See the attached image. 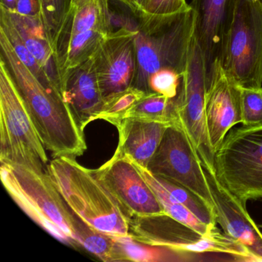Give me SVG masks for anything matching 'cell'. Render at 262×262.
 Masks as SVG:
<instances>
[{"label": "cell", "instance_id": "5b68a950", "mask_svg": "<svg viewBox=\"0 0 262 262\" xmlns=\"http://www.w3.org/2000/svg\"><path fill=\"white\" fill-rule=\"evenodd\" d=\"M0 162L23 165L38 173L49 164L44 146L11 74L0 58Z\"/></svg>", "mask_w": 262, "mask_h": 262}, {"label": "cell", "instance_id": "6da1fadb", "mask_svg": "<svg viewBox=\"0 0 262 262\" xmlns=\"http://www.w3.org/2000/svg\"><path fill=\"white\" fill-rule=\"evenodd\" d=\"M0 49V58L5 62L47 150L53 158L82 156L87 149L84 131L62 96L46 88L19 60L2 30Z\"/></svg>", "mask_w": 262, "mask_h": 262}, {"label": "cell", "instance_id": "7402d4cb", "mask_svg": "<svg viewBox=\"0 0 262 262\" xmlns=\"http://www.w3.org/2000/svg\"><path fill=\"white\" fill-rule=\"evenodd\" d=\"M122 118H135L168 124L178 123L176 98L170 99L158 93H148L129 108Z\"/></svg>", "mask_w": 262, "mask_h": 262}, {"label": "cell", "instance_id": "d6986e66", "mask_svg": "<svg viewBox=\"0 0 262 262\" xmlns=\"http://www.w3.org/2000/svg\"><path fill=\"white\" fill-rule=\"evenodd\" d=\"M7 10L25 45L62 96V78L57 59L44 27L42 16L27 17Z\"/></svg>", "mask_w": 262, "mask_h": 262}, {"label": "cell", "instance_id": "f1b7e54d", "mask_svg": "<svg viewBox=\"0 0 262 262\" xmlns=\"http://www.w3.org/2000/svg\"><path fill=\"white\" fill-rule=\"evenodd\" d=\"M182 76L177 72L168 69L159 70L151 75L148 81L149 93L163 95L174 99L179 95Z\"/></svg>", "mask_w": 262, "mask_h": 262}, {"label": "cell", "instance_id": "e0dca14e", "mask_svg": "<svg viewBox=\"0 0 262 262\" xmlns=\"http://www.w3.org/2000/svg\"><path fill=\"white\" fill-rule=\"evenodd\" d=\"M62 96L82 131L90 122L99 119L105 100L93 57L66 72Z\"/></svg>", "mask_w": 262, "mask_h": 262}, {"label": "cell", "instance_id": "8992f818", "mask_svg": "<svg viewBox=\"0 0 262 262\" xmlns=\"http://www.w3.org/2000/svg\"><path fill=\"white\" fill-rule=\"evenodd\" d=\"M128 234L151 245L205 256L208 260L257 261L238 242L222 233L215 237L202 235L166 214L135 216L129 221Z\"/></svg>", "mask_w": 262, "mask_h": 262}, {"label": "cell", "instance_id": "3957f363", "mask_svg": "<svg viewBox=\"0 0 262 262\" xmlns=\"http://www.w3.org/2000/svg\"><path fill=\"white\" fill-rule=\"evenodd\" d=\"M192 9L171 15L139 13V29L135 37L136 73L133 87L150 93L151 75L164 69L183 76L194 37Z\"/></svg>", "mask_w": 262, "mask_h": 262}, {"label": "cell", "instance_id": "4fadbf2b", "mask_svg": "<svg viewBox=\"0 0 262 262\" xmlns=\"http://www.w3.org/2000/svg\"><path fill=\"white\" fill-rule=\"evenodd\" d=\"M96 170L130 217L165 214L151 187L126 156H113Z\"/></svg>", "mask_w": 262, "mask_h": 262}, {"label": "cell", "instance_id": "ffe728a7", "mask_svg": "<svg viewBox=\"0 0 262 262\" xmlns=\"http://www.w3.org/2000/svg\"><path fill=\"white\" fill-rule=\"evenodd\" d=\"M113 262H176L208 260L205 256L151 245L139 242L128 235L114 236Z\"/></svg>", "mask_w": 262, "mask_h": 262}, {"label": "cell", "instance_id": "2e32d148", "mask_svg": "<svg viewBox=\"0 0 262 262\" xmlns=\"http://www.w3.org/2000/svg\"><path fill=\"white\" fill-rule=\"evenodd\" d=\"M205 115L210 142L215 153L230 130L242 123L241 87L226 74L219 62L214 67L207 90Z\"/></svg>", "mask_w": 262, "mask_h": 262}, {"label": "cell", "instance_id": "d4e9b609", "mask_svg": "<svg viewBox=\"0 0 262 262\" xmlns=\"http://www.w3.org/2000/svg\"><path fill=\"white\" fill-rule=\"evenodd\" d=\"M156 177L159 184L174 199L185 205L199 220L210 226L216 227L217 223L214 208L206 201L189 188L177 182L159 176H156Z\"/></svg>", "mask_w": 262, "mask_h": 262}, {"label": "cell", "instance_id": "5bb4252c", "mask_svg": "<svg viewBox=\"0 0 262 262\" xmlns=\"http://www.w3.org/2000/svg\"><path fill=\"white\" fill-rule=\"evenodd\" d=\"M217 223L224 234L245 247L262 261V232L246 209V204L224 186L215 170L205 168Z\"/></svg>", "mask_w": 262, "mask_h": 262}, {"label": "cell", "instance_id": "83f0119b", "mask_svg": "<svg viewBox=\"0 0 262 262\" xmlns=\"http://www.w3.org/2000/svg\"><path fill=\"white\" fill-rule=\"evenodd\" d=\"M242 124H262V88H241Z\"/></svg>", "mask_w": 262, "mask_h": 262}, {"label": "cell", "instance_id": "d6a6232c", "mask_svg": "<svg viewBox=\"0 0 262 262\" xmlns=\"http://www.w3.org/2000/svg\"><path fill=\"white\" fill-rule=\"evenodd\" d=\"M16 0H1L0 6L7 8L10 11H14L16 9Z\"/></svg>", "mask_w": 262, "mask_h": 262}, {"label": "cell", "instance_id": "7a4b0ae2", "mask_svg": "<svg viewBox=\"0 0 262 262\" xmlns=\"http://www.w3.org/2000/svg\"><path fill=\"white\" fill-rule=\"evenodd\" d=\"M47 172L72 211L98 231L128 235L130 216L99 178L73 158H54Z\"/></svg>", "mask_w": 262, "mask_h": 262}, {"label": "cell", "instance_id": "836d02e7", "mask_svg": "<svg viewBox=\"0 0 262 262\" xmlns=\"http://www.w3.org/2000/svg\"><path fill=\"white\" fill-rule=\"evenodd\" d=\"M257 2L260 3V4L262 5V0H257Z\"/></svg>", "mask_w": 262, "mask_h": 262}, {"label": "cell", "instance_id": "484cf974", "mask_svg": "<svg viewBox=\"0 0 262 262\" xmlns=\"http://www.w3.org/2000/svg\"><path fill=\"white\" fill-rule=\"evenodd\" d=\"M148 93L130 87L105 99L99 119H104L113 124L122 118L129 108Z\"/></svg>", "mask_w": 262, "mask_h": 262}, {"label": "cell", "instance_id": "1f68e13d", "mask_svg": "<svg viewBox=\"0 0 262 262\" xmlns=\"http://www.w3.org/2000/svg\"><path fill=\"white\" fill-rule=\"evenodd\" d=\"M149 0H125V3L128 4L134 11L144 12Z\"/></svg>", "mask_w": 262, "mask_h": 262}, {"label": "cell", "instance_id": "603a6c76", "mask_svg": "<svg viewBox=\"0 0 262 262\" xmlns=\"http://www.w3.org/2000/svg\"><path fill=\"white\" fill-rule=\"evenodd\" d=\"M0 30H2L7 36L19 60L33 73L38 80L46 88L60 95L49 79L43 69L25 45V42L12 22L7 9L3 6H0Z\"/></svg>", "mask_w": 262, "mask_h": 262}, {"label": "cell", "instance_id": "8fae6325", "mask_svg": "<svg viewBox=\"0 0 262 262\" xmlns=\"http://www.w3.org/2000/svg\"><path fill=\"white\" fill-rule=\"evenodd\" d=\"M146 168L155 176L189 188L214 208L204 167L179 123L166 128Z\"/></svg>", "mask_w": 262, "mask_h": 262}, {"label": "cell", "instance_id": "277c9868", "mask_svg": "<svg viewBox=\"0 0 262 262\" xmlns=\"http://www.w3.org/2000/svg\"><path fill=\"white\" fill-rule=\"evenodd\" d=\"M3 185L15 203L39 227L59 242L76 246L73 211L48 173H38L10 162H1Z\"/></svg>", "mask_w": 262, "mask_h": 262}, {"label": "cell", "instance_id": "52a82bcc", "mask_svg": "<svg viewBox=\"0 0 262 262\" xmlns=\"http://www.w3.org/2000/svg\"><path fill=\"white\" fill-rule=\"evenodd\" d=\"M214 162L221 183L244 203L262 199V124L230 130Z\"/></svg>", "mask_w": 262, "mask_h": 262}, {"label": "cell", "instance_id": "4316f807", "mask_svg": "<svg viewBox=\"0 0 262 262\" xmlns=\"http://www.w3.org/2000/svg\"><path fill=\"white\" fill-rule=\"evenodd\" d=\"M71 3L72 0H40L41 16L53 50Z\"/></svg>", "mask_w": 262, "mask_h": 262}, {"label": "cell", "instance_id": "30bf717a", "mask_svg": "<svg viewBox=\"0 0 262 262\" xmlns=\"http://www.w3.org/2000/svg\"><path fill=\"white\" fill-rule=\"evenodd\" d=\"M207 90L203 56L193 37L188 65L176 97L178 123L186 133L202 166L215 170V153L210 142L205 115Z\"/></svg>", "mask_w": 262, "mask_h": 262}, {"label": "cell", "instance_id": "cb8c5ba5", "mask_svg": "<svg viewBox=\"0 0 262 262\" xmlns=\"http://www.w3.org/2000/svg\"><path fill=\"white\" fill-rule=\"evenodd\" d=\"M76 243L102 261L113 262V235L95 229L73 212Z\"/></svg>", "mask_w": 262, "mask_h": 262}, {"label": "cell", "instance_id": "7c38bea8", "mask_svg": "<svg viewBox=\"0 0 262 262\" xmlns=\"http://www.w3.org/2000/svg\"><path fill=\"white\" fill-rule=\"evenodd\" d=\"M237 0H192L194 37L203 56L207 85L216 64L221 63L227 38L237 8Z\"/></svg>", "mask_w": 262, "mask_h": 262}, {"label": "cell", "instance_id": "9a60e30c", "mask_svg": "<svg viewBox=\"0 0 262 262\" xmlns=\"http://www.w3.org/2000/svg\"><path fill=\"white\" fill-rule=\"evenodd\" d=\"M136 36H107L93 56L104 100L133 86L137 66Z\"/></svg>", "mask_w": 262, "mask_h": 262}, {"label": "cell", "instance_id": "ba28073f", "mask_svg": "<svg viewBox=\"0 0 262 262\" xmlns=\"http://www.w3.org/2000/svg\"><path fill=\"white\" fill-rule=\"evenodd\" d=\"M221 65L241 88H262V5L257 0H237Z\"/></svg>", "mask_w": 262, "mask_h": 262}, {"label": "cell", "instance_id": "4dcf8cb0", "mask_svg": "<svg viewBox=\"0 0 262 262\" xmlns=\"http://www.w3.org/2000/svg\"><path fill=\"white\" fill-rule=\"evenodd\" d=\"M12 12L27 17L40 16V0H16V9Z\"/></svg>", "mask_w": 262, "mask_h": 262}, {"label": "cell", "instance_id": "9c48e42d", "mask_svg": "<svg viewBox=\"0 0 262 262\" xmlns=\"http://www.w3.org/2000/svg\"><path fill=\"white\" fill-rule=\"evenodd\" d=\"M107 0H72L54 45L61 78L94 56L108 36Z\"/></svg>", "mask_w": 262, "mask_h": 262}, {"label": "cell", "instance_id": "e575fe53", "mask_svg": "<svg viewBox=\"0 0 262 262\" xmlns=\"http://www.w3.org/2000/svg\"><path fill=\"white\" fill-rule=\"evenodd\" d=\"M121 1H122V2L125 3V0H121Z\"/></svg>", "mask_w": 262, "mask_h": 262}, {"label": "cell", "instance_id": "44dd1931", "mask_svg": "<svg viewBox=\"0 0 262 262\" xmlns=\"http://www.w3.org/2000/svg\"><path fill=\"white\" fill-rule=\"evenodd\" d=\"M127 157V156H126ZM129 159V158H128ZM133 162V165L136 169L140 173L141 176L145 179V182L149 185L152 191L156 194V197L159 199V202L164 208L165 214L170 217L178 221L180 223L183 224L185 226L191 228L196 232L202 234V235L215 237L220 235L222 233L217 226H210L199 220L188 208L185 205L178 202L176 199L172 197L162 185L158 182L156 176L150 172L146 168Z\"/></svg>", "mask_w": 262, "mask_h": 262}, {"label": "cell", "instance_id": "f546056e", "mask_svg": "<svg viewBox=\"0 0 262 262\" xmlns=\"http://www.w3.org/2000/svg\"><path fill=\"white\" fill-rule=\"evenodd\" d=\"M190 8L186 0H149L144 12L151 15H171Z\"/></svg>", "mask_w": 262, "mask_h": 262}, {"label": "cell", "instance_id": "ac0fdd59", "mask_svg": "<svg viewBox=\"0 0 262 262\" xmlns=\"http://www.w3.org/2000/svg\"><path fill=\"white\" fill-rule=\"evenodd\" d=\"M119 130L116 156H127L146 168L156 152L166 128L171 124L135 118H122L113 122Z\"/></svg>", "mask_w": 262, "mask_h": 262}]
</instances>
